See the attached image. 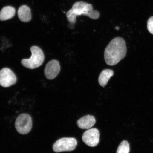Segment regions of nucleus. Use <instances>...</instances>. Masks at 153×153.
I'll use <instances>...</instances> for the list:
<instances>
[{
  "instance_id": "9d476101",
  "label": "nucleus",
  "mask_w": 153,
  "mask_h": 153,
  "mask_svg": "<svg viewBox=\"0 0 153 153\" xmlns=\"http://www.w3.org/2000/svg\"><path fill=\"white\" fill-rule=\"evenodd\" d=\"M18 15L19 19L22 22H27L31 20V11L29 7L27 6L22 5L19 7Z\"/></svg>"
},
{
  "instance_id": "9b49d317",
  "label": "nucleus",
  "mask_w": 153,
  "mask_h": 153,
  "mask_svg": "<svg viewBox=\"0 0 153 153\" xmlns=\"http://www.w3.org/2000/svg\"><path fill=\"white\" fill-rule=\"evenodd\" d=\"M114 74V72L112 70L105 69L103 70L99 76L98 82L99 85L101 87H105Z\"/></svg>"
},
{
  "instance_id": "20e7f679",
  "label": "nucleus",
  "mask_w": 153,
  "mask_h": 153,
  "mask_svg": "<svg viewBox=\"0 0 153 153\" xmlns=\"http://www.w3.org/2000/svg\"><path fill=\"white\" fill-rule=\"evenodd\" d=\"M77 144V141L75 138L63 137L59 139L53 144V150L55 152H71L75 149Z\"/></svg>"
},
{
  "instance_id": "7ed1b4c3",
  "label": "nucleus",
  "mask_w": 153,
  "mask_h": 153,
  "mask_svg": "<svg viewBox=\"0 0 153 153\" xmlns=\"http://www.w3.org/2000/svg\"><path fill=\"white\" fill-rule=\"evenodd\" d=\"M72 9L77 16L84 15L94 20H97L100 16L98 11L94 10L92 5L83 1L74 3Z\"/></svg>"
},
{
  "instance_id": "f03ea898",
  "label": "nucleus",
  "mask_w": 153,
  "mask_h": 153,
  "mask_svg": "<svg viewBox=\"0 0 153 153\" xmlns=\"http://www.w3.org/2000/svg\"><path fill=\"white\" fill-rule=\"evenodd\" d=\"M32 55L30 58L24 59L22 61L23 66L33 69L41 65L45 60V55L42 50L38 47L33 46L30 48Z\"/></svg>"
},
{
  "instance_id": "f257e3e1",
  "label": "nucleus",
  "mask_w": 153,
  "mask_h": 153,
  "mask_svg": "<svg viewBox=\"0 0 153 153\" xmlns=\"http://www.w3.org/2000/svg\"><path fill=\"white\" fill-rule=\"evenodd\" d=\"M127 49L123 38L117 37L113 39L105 49L104 58L108 65H115L125 57Z\"/></svg>"
},
{
  "instance_id": "dca6fc26",
  "label": "nucleus",
  "mask_w": 153,
  "mask_h": 153,
  "mask_svg": "<svg viewBox=\"0 0 153 153\" xmlns=\"http://www.w3.org/2000/svg\"><path fill=\"white\" fill-rule=\"evenodd\" d=\"M116 28H117V30H118V29H119V28L118 27H116Z\"/></svg>"
},
{
  "instance_id": "6e6552de",
  "label": "nucleus",
  "mask_w": 153,
  "mask_h": 153,
  "mask_svg": "<svg viewBox=\"0 0 153 153\" xmlns=\"http://www.w3.org/2000/svg\"><path fill=\"white\" fill-rule=\"evenodd\" d=\"M60 66L58 61L53 60L47 63L45 70V75L48 79H54L59 74Z\"/></svg>"
},
{
  "instance_id": "f8f14e48",
  "label": "nucleus",
  "mask_w": 153,
  "mask_h": 153,
  "mask_svg": "<svg viewBox=\"0 0 153 153\" xmlns=\"http://www.w3.org/2000/svg\"><path fill=\"white\" fill-rule=\"evenodd\" d=\"M15 14V10L11 6L5 7L0 11V20L5 21L13 18Z\"/></svg>"
},
{
  "instance_id": "4468645a",
  "label": "nucleus",
  "mask_w": 153,
  "mask_h": 153,
  "mask_svg": "<svg viewBox=\"0 0 153 153\" xmlns=\"http://www.w3.org/2000/svg\"><path fill=\"white\" fill-rule=\"evenodd\" d=\"M66 16L67 20L71 24H74L76 22V17L77 15L74 13L73 10L72 8L70 9L68 12L66 13Z\"/></svg>"
},
{
  "instance_id": "ddd939ff",
  "label": "nucleus",
  "mask_w": 153,
  "mask_h": 153,
  "mask_svg": "<svg viewBox=\"0 0 153 153\" xmlns=\"http://www.w3.org/2000/svg\"><path fill=\"white\" fill-rule=\"evenodd\" d=\"M130 146L128 142L124 140L120 143L117 149V153H129Z\"/></svg>"
},
{
  "instance_id": "423d86ee",
  "label": "nucleus",
  "mask_w": 153,
  "mask_h": 153,
  "mask_svg": "<svg viewBox=\"0 0 153 153\" xmlns=\"http://www.w3.org/2000/svg\"><path fill=\"white\" fill-rule=\"evenodd\" d=\"M17 78L10 69L4 68L0 70V85L8 87L16 84Z\"/></svg>"
},
{
  "instance_id": "0eeeda50",
  "label": "nucleus",
  "mask_w": 153,
  "mask_h": 153,
  "mask_svg": "<svg viewBox=\"0 0 153 153\" xmlns=\"http://www.w3.org/2000/svg\"><path fill=\"white\" fill-rule=\"evenodd\" d=\"M99 136L100 134L98 129H89L83 133L82 137V140L88 146L95 147L99 143Z\"/></svg>"
},
{
  "instance_id": "1a4fd4ad",
  "label": "nucleus",
  "mask_w": 153,
  "mask_h": 153,
  "mask_svg": "<svg viewBox=\"0 0 153 153\" xmlns=\"http://www.w3.org/2000/svg\"><path fill=\"white\" fill-rule=\"evenodd\" d=\"M96 120L94 117L88 115L83 117L77 122L78 127L81 129H89L94 125Z\"/></svg>"
},
{
  "instance_id": "2eb2a0df",
  "label": "nucleus",
  "mask_w": 153,
  "mask_h": 153,
  "mask_svg": "<svg viewBox=\"0 0 153 153\" xmlns=\"http://www.w3.org/2000/svg\"><path fill=\"white\" fill-rule=\"evenodd\" d=\"M147 28L150 33L153 34V16L150 17L148 19L147 23Z\"/></svg>"
},
{
  "instance_id": "39448f33",
  "label": "nucleus",
  "mask_w": 153,
  "mask_h": 153,
  "mask_svg": "<svg viewBox=\"0 0 153 153\" xmlns=\"http://www.w3.org/2000/svg\"><path fill=\"white\" fill-rule=\"evenodd\" d=\"M32 126V118L28 114H21L15 121V126L17 131L22 134H26L29 133Z\"/></svg>"
}]
</instances>
